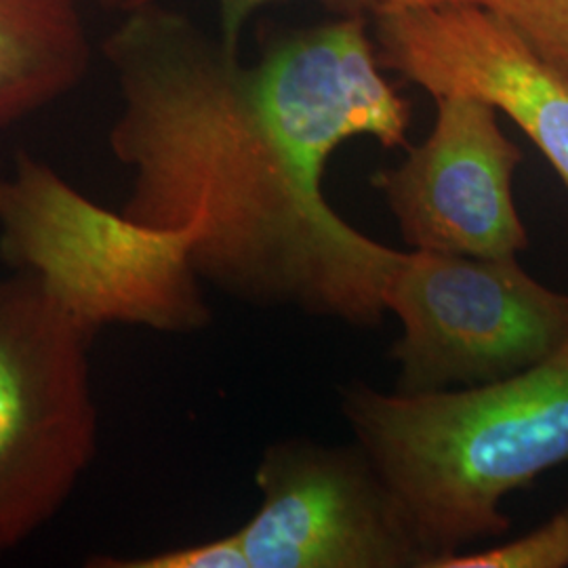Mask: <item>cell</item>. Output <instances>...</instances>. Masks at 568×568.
<instances>
[{
    "label": "cell",
    "instance_id": "cell-9",
    "mask_svg": "<svg viewBox=\"0 0 568 568\" xmlns=\"http://www.w3.org/2000/svg\"><path fill=\"white\" fill-rule=\"evenodd\" d=\"M265 121L307 182L354 138L405 145L410 108L382 77L363 16L297 32L251 65Z\"/></svg>",
    "mask_w": 568,
    "mask_h": 568
},
{
    "label": "cell",
    "instance_id": "cell-5",
    "mask_svg": "<svg viewBox=\"0 0 568 568\" xmlns=\"http://www.w3.org/2000/svg\"><path fill=\"white\" fill-rule=\"evenodd\" d=\"M382 297L403 326L389 358L405 394L504 379L568 335V293L532 278L518 257L396 251Z\"/></svg>",
    "mask_w": 568,
    "mask_h": 568
},
{
    "label": "cell",
    "instance_id": "cell-4",
    "mask_svg": "<svg viewBox=\"0 0 568 568\" xmlns=\"http://www.w3.org/2000/svg\"><path fill=\"white\" fill-rule=\"evenodd\" d=\"M91 339L34 276L0 278V554L49 525L95 462Z\"/></svg>",
    "mask_w": 568,
    "mask_h": 568
},
{
    "label": "cell",
    "instance_id": "cell-12",
    "mask_svg": "<svg viewBox=\"0 0 568 568\" xmlns=\"http://www.w3.org/2000/svg\"><path fill=\"white\" fill-rule=\"evenodd\" d=\"M568 504L520 539L436 558L429 568H567Z\"/></svg>",
    "mask_w": 568,
    "mask_h": 568
},
{
    "label": "cell",
    "instance_id": "cell-10",
    "mask_svg": "<svg viewBox=\"0 0 568 568\" xmlns=\"http://www.w3.org/2000/svg\"><path fill=\"white\" fill-rule=\"evenodd\" d=\"M89 63L81 0H0V129L70 93Z\"/></svg>",
    "mask_w": 568,
    "mask_h": 568
},
{
    "label": "cell",
    "instance_id": "cell-7",
    "mask_svg": "<svg viewBox=\"0 0 568 568\" xmlns=\"http://www.w3.org/2000/svg\"><path fill=\"white\" fill-rule=\"evenodd\" d=\"M436 122L405 161L377 171L410 248L464 257H518L528 232L511 194L523 152L501 131L497 110L471 95L436 98Z\"/></svg>",
    "mask_w": 568,
    "mask_h": 568
},
{
    "label": "cell",
    "instance_id": "cell-8",
    "mask_svg": "<svg viewBox=\"0 0 568 568\" xmlns=\"http://www.w3.org/2000/svg\"><path fill=\"white\" fill-rule=\"evenodd\" d=\"M387 68L429 95H471L501 110L568 187V74L508 21L476 7H389L377 11Z\"/></svg>",
    "mask_w": 568,
    "mask_h": 568
},
{
    "label": "cell",
    "instance_id": "cell-15",
    "mask_svg": "<svg viewBox=\"0 0 568 568\" xmlns=\"http://www.w3.org/2000/svg\"><path fill=\"white\" fill-rule=\"evenodd\" d=\"M105 4H112V7H122V9H135L140 4V0H102Z\"/></svg>",
    "mask_w": 568,
    "mask_h": 568
},
{
    "label": "cell",
    "instance_id": "cell-11",
    "mask_svg": "<svg viewBox=\"0 0 568 568\" xmlns=\"http://www.w3.org/2000/svg\"><path fill=\"white\" fill-rule=\"evenodd\" d=\"M447 4L476 7L508 21L541 55L568 74V0H386L382 9Z\"/></svg>",
    "mask_w": 568,
    "mask_h": 568
},
{
    "label": "cell",
    "instance_id": "cell-3",
    "mask_svg": "<svg viewBox=\"0 0 568 568\" xmlns=\"http://www.w3.org/2000/svg\"><path fill=\"white\" fill-rule=\"evenodd\" d=\"M199 230L154 227L93 203L20 152L0 178V253L91 337L108 325L194 333L211 323L192 262Z\"/></svg>",
    "mask_w": 568,
    "mask_h": 568
},
{
    "label": "cell",
    "instance_id": "cell-14",
    "mask_svg": "<svg viewBox=\"0 0 568 568\" xmlns=\"http://www.w3.org/2000/svg\"><path fill=\"white\" fill-rule=\"evenodd\" d=\"M152 2H159V0H140L138 7H145ZM272 2H283V0H217V4H220V39L225 47L239 51L241 34H243V28L248 18L260 7L272 4ZM321 2H326L331 7H339V9H352V11H361V9L379 11L386 4V0H321Z\"/></svg>",
    "mask_w": 568,
    "mask_h": 568
},
{
    "label": "cell",
    "instance_id": "cell-6",
    "mask_svg": "<svg viewBox=\"0 0 568 568\" xmlns=\"http://www.w3.org/2000/svg\"><path fill=\"white\" fill-rule=\"evenodd\" d=\"M262 504L236 530L248 568H426L398 499L356 443L265 448Z\"/></svg>",
    "mask_w": 568,
    "mask_h": 568
},
{
    "label": "cell",
    "instance_id": "cell-13",
    "mask_svg": "<svg viewBox=\"0 0 568 568\" xmlns=\"http://www.w3.org/2000/svg\"><path fill=\"white\" fill-rule=\"evenodd\" d=\"M87 567L91 568H248L241 539L234 532L209 539L201 544L166 549L148 556H93Z\"/></svg>",
    "mask_w": 568,
    "mask_h": 568
},
{
    "label": "cell",
    "instance_id": "cell-1",
    "mask_svg": "<svg viewBox=\"0 0 568 568\" xmlns=\"http://www.w3.org/2000/svg\"><path fill=\"white\" fill-rule=\"evenodd\" d=\"M121 112L112 154L131 169L122 213L199 230L201 281L236 302L371 328L394 248L339 217L288 159L239 51L156 2L103 42Z\"/></svg>",
    "mask_w": 568,
    "mask_h": 568
},
{
    "label": "cell",
    "instance_id": "cell-2",
    "mask_svg": "<svg viewBox=\"0 0 568 568\" xmlns=\"http://www.w3.org/2000/svg\"><path fill=\"white\" fill-rule=\"evenodd\" d=\"M342 413L429 568L506 535L509 495L568 462V335L539 363L483 386L405 394L349 384Z\"/></svg>",
    "mask_w": 568,
    "mask_h": 568
}]
</instances>
